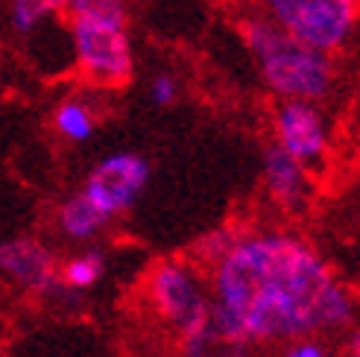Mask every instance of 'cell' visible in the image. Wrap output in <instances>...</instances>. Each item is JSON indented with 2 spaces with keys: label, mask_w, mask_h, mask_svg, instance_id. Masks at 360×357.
I'll list each match as a JSON object with an SVG mask.
<instances>
[{
  "label": "cell",
  "mask_w": 360,
  "mask_h": 357,
  "mask_svg": "<svg viewBox=\"0 0 360 357\" xmlns=\"http://www.w3.org/2000/svg\"><path fill=\"white\" fill-rule=\"evenodd\" d=\"M179 94H182V85H179V79L170 74V70H158V74L150 77L147 97H150L153 105H158V109H170V105H176Z\"/></svg>",
  "instance_id": "17"
},
{
  "label": "cell",
  "mask_w": 360,
  "mask_h": 357,
  "mask_svg": "<svg viewBox=\"0 0 360 357\" xmlns=\"http://www.w3.org/2000/svg\"><path fill=\"white\" fill-rule=\"evenodd\" d=\"M243 41L258 65L264 85L278 100H308L322 105L334 97L340 70L331 53L296 41L266 15L246 18Z\"/></svg>",
  "instance_id": "2"
},
{
  "label": "cell",
  "mask_w": 360,
  "mask_h": 357,
  "mask_svg": "<svg viewBox=\"0 0 360 357\" xmlns=\"http://www.w3.org/2000/svg\"><path fill=\"white\" fill-rule=\"evenodd\" d=\"M278 357H340L326 337L311 334V337H296V340L281 343Z\"/></svg>",
  "instance_id": "16"
},
{
  "label": "cell",
  "mask_w": 360,
  "mask_h": 357,
  "mask_svg": "<svg viewBox=\"0 0 360 357\" xmlns=\"http://www.w3.org/2000/svg\"><path fill=\"white\" fill-rule=\"evenodd\" d=\"M261 185L266 200L287 217L304 214L314 200V173L276 144L261 155Z\"/></svg>",
  "instance_id": "9"
},
{
  "label": "cell",
  "mask_w": 360,
  "mask_h": 357,
  "mask_svg": "<svg viewBox=\"0 0 360 357\" xmlns=\"http://www.w3.org/2000/svg\"><path fill=\"white\" fill-rule=\"evenodd\" d=\"M150 178H153V167L147 155L120 150L112 155H103L88 170L79 190L94 202V208L103 217H109L115 223L117 217H123L126 211H132L138 205Z\"/></svg>",
  "instance_id": "6"
},
{
  "label": "cell",
  "mask_w": 360,
  "mask_h": 357,
  "mask_svg": "<svg viewBox=\"0 0 360 357\" xmlns=\"http://www.w3.org/2000/svg\"><path fill=\"white\" fill-rule=\"evenodd\" d=\"M211 308L252 346L346 334L357 301L331 261L293 228H243L208 266Z\"/></svg>",
  "instance_id": "1"
},
{
  "label": "cell",
  "mask_w": 360,
  "mask_h": 357,
  "mask_svg": "<svg viewBox=\"0 0 360 357\" xmlns=\"http://www.w3.org/2000/svg\"><path fill=\"white\" fill-rule=\"evenodd\" d=\"M141 299L158 328L170 331L176 340L196 328L211 311L208 275L200 264L185 258L155 261L141 281Z\"/></svg>",
  "instance_id": "4"
},
{
  "label": "cell",
  "mask_w": 360,
  "mask_h": 357,
  "mask_svg": "<svg viewBox=\"0 0 360 357\" xmlns=\"http://www.w3.org/2000/svg\"><path fill=\"white\" fill-rule=\"evenodd\" d=\"M261 6L287 35L331 56L349 50L357 32L360 0H261Z\"/></svg>",
  "instance_id": "5"
},
{
  "label": "cell",
  "mask_w": 360,
  "mask_h": 357,
  "mask_svg": "<svg viewBox=\"0 0 360 357\" xmlns=\"http://www.w3.org/2000/svg\"><path fill=\"white\" fill-rule=\"evenodd\" d=\"M240 226L235 223H223V226H214L211 231H205V235L193 243L191 249V261L200 264V266H214L217 264L231 246H235L238 235H240Z\"/></svg>",
  "instance_id": "15"
},
{
  "label": "cell",
  "mask_w": 360,
  "mask_h": 357,
  "mask_svg": "<svg viewBox=\"0 0 360 357\" xmlns=\"http://www.w3.org/2000/svg\"><path fill=\"white\" fill-rule=\"evenodd\" d=\"M0 278L27 296L59 299V258L39 238H9L0 243Z\"/></svg>",
  "instance_id": "8"
},
{
  "label": "cell",
  "mask_w": 360,
  "mask_h": 357,
  "mask_svg": "<svg viewBox=\"0 0 360 357\" xmlns=\"http://www.w3.org/2000/svg\"><path fill=\"white\" fill-rule=\"evenodd\" d=\"M97 109L85 97H65L53 109V132L68 144H88L97 132Z\"/></svg>",
  "instance_id": "13"
},
{
  "label": "cell",
  "mask_w": 360,
  "mask_h": 357,
  "mask_svg": "<svg viewBox=\"0 0 360 357\" xmlns=\"http://www.w3.org/2000/svg\"><path fill=\"white\" fill-rule=\"evenodd\" d=\"M273 144L319 176L328 167L334 150L322 105L308 100H278L273 109Z\"/></svg>",
  "instance_id": "7"
},
{
  "label": "cell",
  "mask_w": 360,
  "mask_h": 357,
  "mask_svg": "<svg viewBox=\"0 0 360 357\" xmlns=\"http://www.w3.org/2000/svg\"><path fill=\"white\" fill-rule=\"evenodd\" d=\"M252 351L255 346L223 323L214 308L200 325L179 337V357H252Z\"/></svg>",
  "instance_id": "10"
},
{
  "label": "cell",
  "mask_w": 360,
  "mask_h": 357,
  "mask_svg": "<svg viewBox=\"0 0 360 357\" xmlns=\"http://www.w3.org/2000/svg\"><path fill=\"white\" fill-rule=\"evenodd\" d=\"M53 226H56L62 240L74 243V246H88L112 226V220L103 217V214L94 208V202L88 200L82 190H77L74 196H65V200L56 205Z\"/></svg>",
  "instance_id": "11"
},
{
  "label": "cell",
  "mask_w": 360,
  "mask_h": 357,
  "mask_svg": "<svg viewBox=\"0 0 360 357\" xmlns=\"http://www.w3.org/2000/svg\"><path fill=\"white\" fill-rule=\"evenodd\" d=\"M70 47L79 77L103 88L129 85L135 74V53L129 39V4L126 0H68Z\"/></svg>",
  "instance_id": "3"
},
{
  "label": "cell",
  "mask_w": 360,
  "mask_h": 357,
  "mask_svg": "<svg viewBox=\"0 0 360 357\" xmlns=\"http://www.w3.org/2000/svg\"><path fill=\"white\" fill-rule=\"evenodd\" d=\"M105 266H109L105 252L100 246H94V243H88V246H82L79 252H74L70 258L59 261V287H62V293H59L56 301L77 305V301L88 290L97 287V284L103 281Z\"/></svg>",
  "instance_id": "12"
},
{
  "label": "cell",
  "mask_w": 360,
  "mask_h": 357,
  "mask_svg": "<svg viewBox=\"0 0 360 357\" xmlns=\"http://www.w3.org/2000/svg\"><path fill=\"white\" fill-rule=\"evenodd\" d=\"M68 0H9V21L18 35H32L53 15L65 12Z\"/></svg>",
  "instance_id": "14"
},
{
  "label": "cell",
  "mask_w": 360,
  "mask_h": 357,
  "mask_svg": "<svg viewBox=\"0 0 360 357\" xmlns=\"http://www.w3.org/2000/svg\"><path fill=\"white\" fill-rule=\"evenodd\" d=\"M343 357H360V340H357V331L349 334V343H346V354Z\"/></svg>",
  "instance_id": "18"
}]
</instances>
